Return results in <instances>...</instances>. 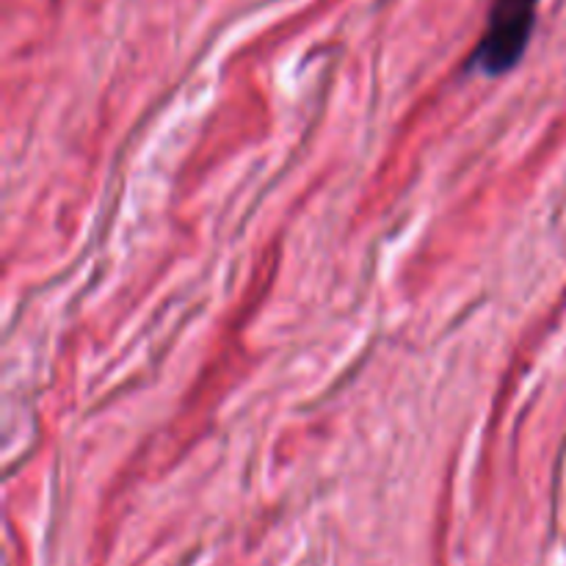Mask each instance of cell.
<instances>
[{"mask_svg":"<svg viewBox=\"0 0 566 566\" xmlns=\"http://www.w3.org/2000/svg\"><path fill=\"white\" fill-rule=\"evenodd\" d=\"M542 0H495L484 36L475 44L473 66L484 75H506L523 61L536 28Z\"/></svg>","mask_w":566,"mask_h":566,"instance_id":"6da1fadb","label":"cell"}]
</instances>
